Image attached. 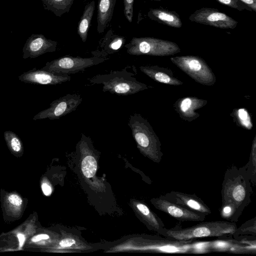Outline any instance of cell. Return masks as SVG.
<instances>
[{
    "mask_svg": "<svg viewBox=\"0 0 256 256\" xmlns=\"http://www.w3.org/2000/svg\"><path fill=\"white\" fill-rule=\"evenodd\" d=\"M128 66L120 70L98 74L88 78L92 84H102V90L118 96L136 94L147 88V86L138 81L134 74L127 70Z\"/></svg>",
    "mask_w": 256,
    "mask_h": 256,
    "instance_id": "obj_3",
    "label": "cell"
},
{
    "mask_svg": "<svg viewBox=\"0 0 256 256\" xmlns=\"http://www.w3.org/2000/svg\"><path fill=\"white\" fill-rule=\"evenodd\" d=\"M74 0H42L44 9L60 17L68 12Z\"/></svg>",
    "mask_w": 256,
    "mask_h": 256,
    "instance_id": "obj_18",
    "label": "cell"
},
{
    "mask_svg": "<svg viewBox=\"0 0 256 256\" xmlns=\"http://www.w3.org/2000/svg\"><path fill=\"white\" fill-rule=\"evenodd\" d=\"M48 238H49V236L48 235L42 234H39V235H38L36 236L33 237V238H32V241L34 242H36L40 241L42 240H46V239H48Z\"/></svg>",
    "mask_w": 256,
    "mask_h": 256,
    "instance_id": "obj_31",
    "label": "cell"
},
{
    "mask_svg": "<svg viewBox=\"0 0 256 256\" xmlns=\"http://www.w3.org/2000/svg\"><path fill=\"white\" fill-rule=\"evenodd\" d=\"M58 42L48 39L42 34H32L26 40L22 48V58H36L56 50Z\"/></svg>",
    "mask_w": 256,
    "mask_h": 256,
    "instance_id": "obj_12",
    "label": "cell"
},
{
    "mask_svg": "<svg viewBox=\"0 0 256 256\" xmlns=\"http://www.w3.org/2000/svg\"><path fill=\"white\" fill-rule=\"evenodd\" d=\"M106 56H94L81 58L66 56L48 62L42 69L60 74H74L86 68L98 65L108 60Z\"/></svg>",
    "mask_w": 256,
    "mask_h": 256,
    "instance_id": "obj_6",
    "label": "cell"
},
{
    "mask_svg": "<svg viewBox=\"0 0 256 256\" xmlns=\"http://www.w3.org/2000/svg\"><path fill=\"white\" fill-rule=\"evenodd\" d=\"M192 22L222 29H234L238 22L218 10L204 7L196 10L188 17Z\"/></svg>",
    "mask_w": 256,
    "mask_h": 256,
    "instance_id": "obj_8",
    "label": "cell"
},
{
    "mask_svg": "<svg viewBox=\"0 0 256 256\" xmlns=\"http://www.w3.org/2000/svg\"><path fill=\"white\" fill-rule=\"evenodd\" d=\"M156 208L180 221L202 222L206 218L204 214L187 209L179 204L160 197L152 200Z\"/></svg>",
    "mask_w": 256,
    "mask_h": 256,
    "instance_id": "obj_10",
    "label": "cell"
},
{
    "mask_svg": "<svg viewBox=\"0 0 256 256\" xmlns=\"http://www.w3.org/2000/svg\"><path fill=\"white\" fill-rule=\"evenodd\" d=\"M4 138L14 152H19L22 148V144L20 138L13 132L6 130L4 132Z\"/></svg>",
    "mask_w": 256,
    "mask_h": 256,
    "instance_id": "obj_22",
    "label": "cell"
},
{
    "mask_svg": "<svg viewBox=\"0 0 256 256\" xmlns=\"http://www.w3.org/2000/svg\"><path fill=\"white\" fill-rule=\"evenodd\" d=\"M160 197L187 209L204 214L206 216L212 213L209 207L195 194H188L177 191H172Z\"/></svg>",
    "mask_w": 256,
    "mask_h": 256,
    "instance_id": "obj_13",
    "label": "cell"
},
{
    "mask_svg": "<svg viewBox=\"0 0 256 256\" xmlns=\"http://www.w3.org/2000/svg\"><path fill=\"white\" fill-rule=\"evenodd\" d=\"M150 0L158 1V2H159V1H160V0Z\"/></svg>",
    "mask_w": 256,
    "mask_h": 256,
    "instance_id": "obj_33",
    "label": "cell"
},
{
    "mask_svg": "<svg viewBox=\"0 0 256 256\" xmlns=\"http://www.w3.org/2000/svg\"><path fill=\"white\" fill-rule=\"evenodd\" d=\"M75 242L74 240L68 238L61 240L60 242V245L62 247H68L75 244Z\"/></svg>",
    "mask_w": 256,
    "mask_h": 256,
    "instance_id": "obj_29",
    "label": "cell"
},
{
    "mask_svg": "<svg viewBox=\"0 0 256 256\" xmlns=\"http://www.w3.org/2000/svg\"><path fill=\"white\" fill-rule=\"evenodd\" d=\"M219 3L228 6L230 8L236 9L239 11L247 10L252 12L248 6L241 2L239 0H216Z\"/></svg>",
    "mask_w": 256,
    "mask_h": 256,
    "instance_id": "obj_23",
    "label": "cell"
},
{
    "mask_svg": "<svg viewBox=\"0 0 256 256\" xmlns=\"http://www.w3.org/2000/svg\"><path fill=\"white\" fill-rule=\"evenodd\" d=\"M248 6L254 12H256V0H239Z\"/></svg>",
    "mask_w": 256,
    "mask_h": 256,
    "instance_id": "obj_28",
    "label": "cell"
},
{
    "mask_svg": "<svg viewBox=\"0 0 256 256\" xmlns=\"http://www.w3.org/2000/svg\"><path fill=\"white\" fill-rule=\"evenodd\" d=\"M222 204L233 206L239 218L251 202L252 184L244 167L233 166L227 168L222 183Z\"/></svg>",
    "mask_w": 256,
    "mask_h": 256,
    "instance_id": "obj_1",
    "label": "cell"
},
{
    "mask_svg": "<svg viewBox=\"0 0 256 256\" xmlns=\"http://www.w3.org/2000/svg\"><path fill=\"white\" fill-rule=\"evenodd\" d=\"M95 8V2L92 0L86 5L83 14L78 24V34L84 42L88 38V34Z\"/></svg>",
    "mask_w": 256,
    "mask_h": 256,
    "instance_id": "obj_17",
    "label": "cell"
},
{
    "mask_svg": "<svg viewBox=\"0 0 256 256\" xmlns=\"http://www.w3.org/2000/svg\"><path fill=\"white\" fill-rule=\"evenodd\" d=\"M239 116L241 120L244 122L246 126H248V115L244 109L239 110Z\"/></svg>",
    "mask_w": 256,
    "mask_h": 256,
    "instance_id": "obj_27",
    "label": "cell"
},
{
    "mask_svg": "<svg viewBox=\"0 0 256 256\" xmlns=\"http://www.w3.org/2000/svg\"><path fill=\"white\" fill-rule=\"evenodd\" d=\"M191 104L192 100L190 98H186L184 99L180 104L181 110L184 112H186L190 107Z\"/></svg>",
    "mask_w": 256,
    "mask_h": 256,
    "instance_id": "obj_26",
    "label": "cell"
},
{
    "mask_svg": "<svg viewBox=\"0 0 256 256\" xmlns=\"http://www.w3.org/2000/svg\"><path fill=\"white\" fill-rule=\"evenodd\" d=\"M234 222L212 221L202 222L192 226L183 228L180 224L163 231L164 237L178 240H190L206 237L232 236L237 228Z\"/></svg>",
    "mask_w": 256,
    "mask_h": 256,
    "instance_id": "obj_2",
    "label": "cell"
},
{
    "mask_svg": "<svg viewBox=\"0 0 256 256\" xmlns=\"http://www.w3.org/2000/svg\"><path fill=\"white\" fill-rule=\"evenodd\" d=\"M82 98L80 94H68L52 101L48 108L36 114L33 120L48 118L60 119L75 110L82 103Z\"/></svg>",
    "mask_w": 256,
    "mask_h": 256,
    "instance_id": "obj_7",
    "label": "cell"
},
{
    "mask_svg": "<svg viewBox=\"0 0 256 256\" xmlns=\"http://www.w3.org/2000/svg\"><path fill=\"white\" fill-rule=\"evenodd\" d=\"M244 168L252 184H256V151L255 144H254L248 162Z\"/></svg>",
    "mask_w": 256,
    "mask_h": 256,
    "instance_id": "obj_19",
    "label": "cell"
},
{
    "mask_svg": "<svg viewBox=\"0 0 256 256\" xmlns=\"http://www.w3.org/2000/svg\"><path fill=\"white\" fill-rule=\"evenodd\" d=\"M126 39L124 36L115 34L112 29L108 30L99 42L100 50L92 52L94 56H106L108 54L117 52L126 43Z\"/></svg>",
    "mask_w": 256,
    "mask_h": 256,
    "instance_id": "obj_14",
    "label": "cell"
},
{
    "mask_svg": "<svg viewBox=\"0 0 256 256\" xmlns=\"http://www.w3.org/2000/svg\"><path fill=\"white\" fill-rule=\"evenodd\" d=\"M124 46L128 54L134 56H164L174 54L180 51L176 43L152 37H134Z\"/></svg>",
    "mask_w": 256,
    "mask_h": 256,
    "instance_id": "obj_5",
    "label": "cell"
},
{
    "mask_svg": "<svg viewBox=\"0 0 256 256\" xmlns=\"http://www.w3.org/2000/svg\"><path fill=\"white\" fill-rule=\"evenodd\" d=\"M42 188L44 194L46 196H50L52 193V188L50 186L46 184H43L42 186Z\"/></svg>",
    "mask_w": 256,
    "mask_h": 256,
    "instance_id": "obj_30",
    "label": "cell"
},
{
    "mask_svg": "<svg viewBox=\"0 0 256 256\" xmlns=\"http://www.w3.org/2000/svg\"><path fill=\"white\" fill-rule=\"evenodd\" d=\"M148 16L152 20L174 28H180L182 25L176 12L162 8H150L148 12Z\"/></svg>",
    "mask_w": 256,
    "mask_h": 256,
    "instance_id": "obj_15",
    "label": "cell"
},
{
    "mask_svg": "<svg viewBox=\"0 0 256 256\" xmlns=\"http://www.w3.org/2000/svg\"><path fill=\"white\" fill-rule=\"evenodd\" d=\"M116 0H99L98 5L97 32H104L112 20Z\"/></svg>",
    "mask_w": 256,
    "mask_h": 256,
    "instance_id": "obj_16",
    "label": "cell"
},
{
    "mask_svg": "<svg viewBox=\"0 0 256 256\" xmlns=\"http://www.w3.org/2000/svg\"><path fill=\"white\" fill-rule=\"evenodd\" d=\"M124 6V14L128 22H132L134 15V0H123Z\"/></svg>",
    "mask_w": 256,
    "mask_h": 256,
    "instance_id": "obj_24",
    "label": "cell"
},
{
    "mask_svg": "<svg viewBox=\"0 0 256 256\" xmlns=\"http://www.w3.org/2000/svg\"><path fill=\"white\" fill-rule=\"evenodd\" d=\"M18 237L20 242V246L21 247L22 246L24 241V236L23 234H20L18 235Z\"/></svg>",
    "mask_w": 256,
    "mask_h": 256,
    "instance_id": "obj_32",
    "label": "cell"
},
{
    "mask_svg": "<svg viewBox=\"0 0 256 256\" xmlns=\"http://www.w3.org/2000/svg\"><path fill=\"white\" fill-rule=\"evenodd\" d=\"M128 124L138 146L154 161L159 162L163 156L160 144L147 120L140 114L134 113L130 115Z\"/></svg>",
    "mask_w": 256,
    "mask_h": 256,
    "instance_id": "obj_4",
    "label": "cell"
},
{
    "mask_svg": "<svg viewBox=\"0 0 256 256\" xmlns=\"http://www.w3.org/2000/svg\"><path fill=\"white\" fill-rule=\"evenodd\" d=\"M252 236L244 237L241 240L224 239L209 242L206 244L209 252H222L234 254H256V238Z\"/></svg>",
    "mask_w": 256,
    "mask_h": 256,
    "instance_id": "obj_9",
    "label": "cell"
},
{
    "mask_svg": "<svg viewBox=\"0 0 256 256\" xmlns=\"http://www.w3.org/2000/svg\"><path fill=\"white\" fill-rule=\"evenodd\" d=\"M96 161L93 156H87L83 159L82 162V170L86 178L93 176L96 174Z\"/></svg>",
    "mask_w": 256,
    "mask_h": 256,
    "instance_id": "obj_21",
    "label": "cell"
},
{
    "mask_svg": "<svg viewBox=\"0 0 256 256\" xmlns=\"http://www.w3.org/2000/svg\"><path fill=\"white\" fill-rule=\"evenodd\" d=\"M256 236V218H254L243 224L240 228H236L233 234L234 237L242 236Z\"/></svg>",
    "mask_w": 256,
    "mask_h": 256,
    "instance_id": "obj_20",
    "label": "cell"
},
{
    "mask_svg": "<svg viewBox=\"0 0 256 256\" xmlns=\"http://www.w3.org/2000/svg\"><path fill=\"white\" fill-rule=\"evenodd\" d=\"M8 201L10 204L16 206H20L22 204V198L16 194H12L8 196Z\"/></svg>",
    "mask_w": 256,
    "mask_h": 256,
    "instance_id": "obj_25",
    "label": "cell"
},
{
    "mask_svg": "<svg viewBox=\"0 0 256 256\" xmlns=\"http://www.w3.org/2000/svg\"><path fill=\"white\" fill-rule=\"evenodd\" d=\"M18 80L27 84L56 85L70 81L71 76L69 74H57L42 69L34 68L20 75Z\"/></svg>",
    "mask_w": 256,
    "mask_h": 256,
    "instance_id": "obj_11",
    "label": "cell"
}]
</instances>
